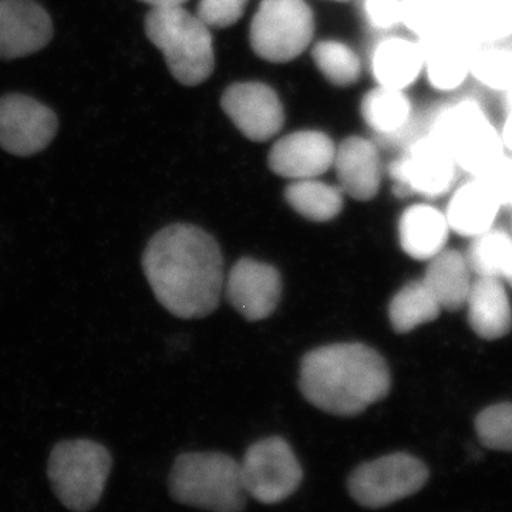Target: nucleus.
<instances>
[{"label":"nucleus","mask_w":512,"mask_h":512,"mask_svg":"<svg viewBox=\"0 0 512 512\" xmlns=\"http://www.w3.org/2000/svg\"><path fill=\"white\" fill-rule=\"evenodd\" d=\"M412 101L404 90L379 86L362 103L363 119L373 130L384 136H393L407 127L412 119Z\"/></svg>","instance_id":"b1692460"},{"label":"nucleus","mask_w":512,"mask_h":512,"mask_svg":"<svg viewBox=\"0 0 512 512\" xmlns=\"http://www.w3.org/2000/svg\"><path fill=\"white\" fill-rule=\"evenodd\" d=\"M478 178L487 184L501 207H512V154L505 153L487 173Z\"/></svg>","instance_id":"473e14b6"},{"label":"nucleus","mask_w":512,"mask_h":512,"mask_svg":"<svg viewBox=\"0 0 512 512\" xmlns=\"http://www.w3.org/2000/svg\"><path fill=\"white\" fill-rule=\"evenodd\" d=\"M441 306L423 281L410 282L394 295L389 306V318L397 333H409L417 326L433 322Z\"/></svg>","instance_id":"a878e982"},{"label":"nucleus","mask_w":512,"mask_h":512,"mask_svg":"<svg viewBox=\"0 0 512 512\" xmlns=\"http://www.w3.org/2000/svg\"><path fill=\"white\" fill-rule=\"evenodd\" d=\"M111 464L109 450L96 441H60L50 453L47 476L64 507L90 511L104 493Z\"/></svg>","instance_id":"423d86ee"},{"label":"nucleus","mask_w":512,"mask_h":512,"mask_svg":"<svg viewBox=\"0 0 512 512\" xmlns=\"http://www.w3.org/2000/svg\"><path fill=\"white\" fill-rule=\"evenodd\" d=\"M151 8H181L187 0H141Z\"/></svg>","instance_id":"c9c22d12"},{"label":"nucleus","mask_w":512,"mask_h":512,"mask_svg":"<svg viewBox=\"0 0 512 512\" xmlns=\"http://www.w3.org/2000/svg\"><path fill=\"white\" fill-rule=\"evenodd\" d=\"M466 305L471 328L480 338L500 339L510 332V299L501 279L478 276L471 284Z\"/></svg>","instance_id":"412c9836"},{"label":"nucleus","mask_w":512,"mask_h":512,"mask_svg":"<svg viewBox=\"0 0 512 512\" xmlns=\"http://www.w3.org/2000/svg\"><path fill=\"white\" fill-rule=\"evenodd\" d=\"M512 208V207H511Z\"/></svg>","instance_id":"ea45409f"},{"label":"nucleus","mask_w":512,"mask_h":512,"mask_svg":"<svg viewBox=\"0 0 512 512\" xmlns=\"http://www.w3.org/2000/svg\"><path fill=\"white\" fill-rule=\"evenodd\" d=\"M471 80L494 93L512 89V47L504 43L477 46L471 62Z\"/></svg>","instance_id":"cd10ccee"},{"label":"nucleus","mask_w":512,"mask_h":512,"mask_svg":"<svg viewBox=\"0 0 512 512\" xmlns=\"http://www.w3.org/2000/svg\"><path fill=\"white\" fill-rule=\"evenodd\" d=\"M170 494L177 503L217 512L244 510L248 495L241 466L222 453L181 454L171 470Z\"/></svg>","instance_id":"39448f33"},{"label":"nucleus","mask_w":512,"mask_h":512,"mask_svg":"<svg viewBox=\"0 0 512 512\" xmlns=\"http://www.w3.org/2000/svg\"><path fill=\"white\" fill-rule=\"evenodd\" d=\"M336 2H346V0H336Z\"/></svg>","instance_id":"58836bf2"},{"label":"nucleus","mask_w":512,"mask_h":512,"mask_svg":"<svg viewBox=\"0 0 512 512\" xmlns=\"http://www.w3.org/2000/svg\"><path fill=\"white\" fill-rule=\"evenodd\" d=\"M342 190L320 183L315 178L295 180L285 191V198L293 210L303 218L315 222H328L343 210Z\"/></svg>","instance_id":"393cba45"},{"label":"nucleus","mask_w":512,"mask_h":512,"mask_svg":"<svg viewBox=\"0 0 512 512\" xmlns=\"http://www.w3.org/2000/svg\"><path fill=\"white\" fill-rule=\"evenodd\" d=\"M315 32L312 10L303 0H264L251 25V46L272 63L296 59L311 45Z\"/></svg>","instance_id":"0eeeda50"},{"label":"nucleus","mask_w":512,"mask_h":512,"mask_svg":"<svg viewBox=\"0 0 512 512\" xmlns=\"http://www.w3.org/2000/svg\"><path fill=\"white\" fill-rule=\"evenodd\" d=\"M427 82L439 93H454L471 80V62L476 43L453 28L421 40Z\"/></svg>","instance_id":"2eb2a0df"},{"label":"nucleus","mask_w":512,"mask_h":512,"mask_svg":"<svg viewBox=\"0 0 512 512\" xmlns=\"http://www.w3.org/2000/svg\"><path fill=\"white\" fill-rule=\"evenodd\" d=\"M221 104L235 127L249 140H269L284 126V107L278 94L266 84H232L225 90Z\"/></svg>","instance_id":"f8f14e48"},{"label":"nucleus","mask_w":512,"mask_h":512,"mask_svg":"<svg viewBox=\"0 0 512 512\" xmlns=\"http://www.w3.org/2000/svg\"><path fill=\"white\" fill-rule=\"evenodd\" d=\"M446 212L429 204H414L399 221L403 251L417 261H430L443 251L450 232Z\"/></svg>","instance_id":"aec40b11"},{"label":"nucleus","mask_w":512,"mask_h":512,"mask_svg":"<svg viewBox=\"0 0 512 512\" xmlns=\"http://www.w3.org/2000/svg\"><path fill=\"white\" fill-rule=\"evenodd\" d=\"M312 57L320 73L335 86H350L359 80L362 73V64L356 53L335 40L318 43L313 49Z\"/></svg>","instance_id":"c756f323"},{"label":"nucleus","mask_w":512,"mask_h":512,"mask_svg":"<svg viewBox=\"0 0 512 512\" xmlns=\"http://www.w3.org/2000/svg\"><path fill=\"white\" fill-rule=\"evenodd\" d=\"M476 429L484 446L512 451V403L487 407L478 414Z\"/></svg>","instance_id":"7c9ffc66"},{"label":"nucleus","mask_w":512,"mask_h":512,"mask_svg":"<svg viewBox=\"0 0 512 512\" xmlns=\"http://www.w3.org/2000/svg\"><path fill=\"white\" fill-rule=\"evenodd\" d=\"M498 127H500L505 153L512 154V113H505L503 124Z\"/></svg>","instance_id":"f704fd0d"},{"label":"nucleus","mask_w":512,"mask_h":512,"mask_svg":"<svg viewBox=\"0 0 512 512\" xmlns=\"http://www.w3.org/2000/svg\"><path fill=\"white\" fill-rule=\"evenodd\" d=\"M372 70L379 86L406 90L423 74L424 52L420 40L387 37L376 46Z\"/></svg>","instance_id":"4be33fe9"},{"label":"nucleus","mask_w":512,"mask_h":512,"mask_svg":"<svg viewBox=\"0 0 512 512\" xmlns=\"http://www.w3.org/2000/svg\"><path fill=\"white\" fill-rule=\"evenodd\" d=\"M148 39L164 55L171 74L184 86H197L215 67L210 28L181 8H153L146 18Z\"/></svg>","instance_id":"20e7f679"},{"label":"nucleus","mask_w":512,"mask_h":512,"mask_svg":"<svg viewBox=\"0 0 512 512\" xmlns=\"http://www.w3.org/2000/svg\"><path fill=\"white\" fill-rule=\"evenodd\" d=\"M466 258L477 276L507 279L512 271V238L507 232L491 228L474 237Z\"/></svg>","instance_id":"bb28decb"},{"label":"nucleus","mask_w":512,"mask_h":512,"mask_svg":"<svg viewBox=\"0 0 512 512\" xmlns=\"http://www.w3.org/2000/svg\"><path fill=\"white\" fill-rule=\"evenodd\" d=\"M501 208L500 201L481 178L468 177L466 183L451 190L444 212L451 231L474 238L494 227Z\"/></svg>","instance_id":"6ab92c4d"},{"label":"nucleus","mask_w":512,"mask_h":512,"mask_svg":"<svg viewBox=\"0 0 512 512\" xmlns=\"http://www.w3.org/2000/svg\"><path fill=\"white\" fill-rule=\"evenodd\" d=\"M239 466L245 491L262 504L282 503L302 483L301 463L281 437L256 441Z\"/></svg>","instance_id":"1a4fd4ad"},{"label":"nucleus","mask_w":512,"mask_h":512,"mask_svg":"<svg viewBox=\"0 0 512 512\" xmlns=\"http://www.w3.org/2000/svg\"><path fill=\"white\" fill-rule=\"evenodd\" d=\"M429 134L468 177L487 173L505 154L500 127L474 97H461L443 107L434 116Z\"/></svg>","instance_id":"7ed1b4c3"},{"label":"nucleus","mask_w":512,"mask_h":512,"mask_svg":"<svg viewBox=\"0 0 512 512\" xmlns=\"http://www.w3.org/2000/svg\"><path fill=\"white\" fill-rule=\"evenodd\" d=\"M451 28L476 45L512 37V0H448Z\"/></svg>","instance_id":"f3484780"},{"label":"nucleus","mask_w":512,"mask_h":512,"mask_svg":"<svg viewBox=\"0 0 512 512\" xmlns=\"http://www.w3.org/2000/svg\"><path fill=\"white\" fill-rule=\"evenodd\" d=\"M143 269L157 301L177 318H205L218 308L224 256L204 229L191 224L161 229L148 242Z\"/></svg>","instance_id":"f257e3e1"},{"label":"nucleus","mask_w":512,"mask_h":512,"mask_svg":"<svg viewBox=\"0 0 512 512\" xmlns=\"http://www.w3.org/2000/svg\"><path fill=\"white\" fill-rule=\"evenodd\" d=\"M399 25L417 40H426L451 28L448 0H402Z\"/></svg>","instance_id":"c85d7f7f"},{"label":"nucleus","mask_w":512,"mask_h":512,"mask_svg":"<svg viewBox=\"0 0 512 512\" xmlns=\"http://www.w3.org/2000/svg\"><path fill=\"white\" fill-rule=\"evenodd\" d=\"M333 141L320 131L289 134L269 154V167L275 174L292 180H308L325 174L335 161Z\"/></svg>","instance_id":"dca6fc26"},{"label":"nucleus","mask_w":512,"mask_h":512,"mask_svg":"<svg viewBox=\"0 0 512 512\" xmlns=\"http://www.w3.org/2000/svg\"><path fill=\"white\" fill-rule=\"evenodd\" d=\"M505 281H507V282H508V284H510V285L512 286V271H511V274H510V275H508V278H507V279H505Z\"/></svg>","instance_id":"4c0bfd02"},{"label":"nucleus","mask_w":512,"mask_h":512,"mask_svg":"<svg viewBox=\"0 0 512 512\" xmlns=\"http://www.w3.org/2000/svg\"><path fill=\"white\" fill-rule=\"evenodd\" d=\"M389 366L362 343H335L303 356L299 389L313 406L333 416L353 417L390 392Z\"/></svg>","instance_id":"f03ea898"},{"label":"nucleus","mask_w":512,"mask_h":512,"mask_svg":"<svg viewBox=\"0 0 512 512\" xmlns=\"http://www.w3.org/2000/svg\"><path fill=\"white\" fill-rule=\"evenodd\" d=\"M52 37V18L35 0H0V59L32 55Z\"/></svg>","instance_id":"4468645a"},{"label":"nucleus","mask_w":512,"mask_h":512,"mask_svg":"<svg viewBox=\"0 0 512 512\" xmlns=\"http://www.w3.org/2000/svg\"><path fill=\"white\" fill-rule=\"evenodd\" d=\"M467 258L453 249H443L429 261L421 281L439 302L441 309L458 311L466 306L471 289Z\"/></svg>","instance_id":"5701e85b"},{"label":"nucleus","mask_w":512,"mask_h":512,"mask_svg":"<svg viewBox=\"0 0 512 512\" xmlns=\"http://www.w3.org/2000/svg\"><path fill=\"white\" fill-rule=\"evenodd\" d=\"M429 480L427 467L410 454L396 453L362 464L349 478V493L366 508H383L416 494Z\"/></svg>","instance_id":"6e6552de"},{"label":"nucleus","mask_w":512,"mask_h":512,"mask_svg":"<svg viewBox=\"0 0 512 512\" xmlns=\"http://www.w3.org/2000/svg\"><path fill=\"white\" fill-rule=\"evenodd\" d=\"M333 165L338 175L340 190L357 201L376 197L382 184L379 151L366 138L349 137L336 148Z\"/></svg>","instance_id":"a211bd4d"},{"label":"nucleus","mask_w":512,"mask_h":512,"mask_svg":"<svg viewBox=\"0 0 512 512\" xmlns=\"http://www.w3.org/2000/svg\"><path fill=\"white\" fill-rule=\"evenodd\" d=\"M402 0H366L367 19L377 29L389 30L399 23Z\"/></svg>","instance_id":"72a5a7b5"},{"label":"nucleus","mask_w":512,"mask_h":512,"mask_svg":"<svg viewBox=\"0 0 512 512\" xmlns=\"http://www.w3.org/2000/svg\"><path fill=\"white\" fill-rule=\"evenodd\" d=\"M247 3L248 0H201L197 16L208 28H228L242 18Z\"/></svg>","instance_id":"2f4dec72"},{"label":"nucleus","mask_w":512,"mask_h":512,"mask_svg":"<svg viewBox=\"0 0 512 512\" xmlns=\"http://www.w3.org/2000/svg\"><path fill=\"white\" fill-rule=\"evenodd\" d=\"M458 174L460 170L453 158L430 134L414 141L392 167L399 194L426 198H439L451 192L456 187Z\"/></svg>","instance_id":"9d476101"},{"label":"nucleus","mask_w":512,"mask_h":512,"mask_svg":"<svg viewBox=\"0 0 512 512\" xmlns=\"http://www.w3.org/2000/svg\"><path fill=\"white\" fill-rule=\"evenodd\" d=\"M57 131L55 111L23 94L0 99V147L13 156L29 157L45 150Z\"/></svg>","instance_id":"9b49d317"},{"label":"nucleus","mask_w":512,"mask_h":512,"mask_svg":"<svg viewBox=\"0 0 512 512\" xmlns=\"http://www.w3.org/2000/svg\"><path fill=\"white\" fill-rule=\"evenodd\" d=\"M225 285L229 303L249 322L268 318L281 301V274L275 266L256 259H239Z\"/></svg>","instance_id":"ddd939ff"},{"label":"nucleus","mask_w":512,"mask_h":512,"mask_svg":"<svg viewBox=\"0 0 512 512\" xmlns=\"http://www.w3.org/2000/svg\"><path fill=\"white\" fill-rule=\"evenodd\" d=\"M503 96L505 113H512V89L510 92L504 93Z\"/></svg>","instance_id":"e433bc0d"}]
</instances>
